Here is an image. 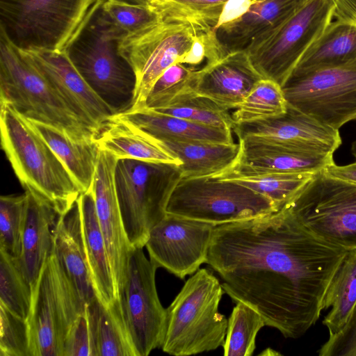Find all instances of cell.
I'll return each mask as SVG.
<instances>
[{
	"mask_svg": "<svg viewBox=\"0 0 356 356\" xmlns=\"http://www.w3.org/2000/svg\"><path fill=\"white\" fill-rule=\"evenodd\" d=\"M346 252L309 233L280 208L216 226L206 263L235 302L253 308L284 337L297 339L319 318Z\"/></svg>",
	"mask_w": 356,
	"mask_h": 356,
	"instance_id": "cell-1",
	"label": "cell"
},
{
	"mask_svg": "<svg viewBox=\"0 0 356 356\" xmlns=\"http://www.w3.org/2000/svg\"><path fill=\"white\" fill-rule=\"evenodd\" d=\"M1 143L22 186L61 215L81 191L30 120L11 105L0 102Z\"/></svg>",
	"mask_w": 356,
	"mask_h": 356,
	"instance_id": "cell-2",
	"label": "cell"
},
{
	"mask_svg": "<svg viewBox=\"0 0 356 356\" xmlns=\"http://www.w3.org/2000/svg\"><path fill=\"white\" fill-rule=\"evenodd\" d=\"M103 1H95L64 51L84 80L118 114L131 107L136 75L119 53L124 36L105 16Z\"/></svg>",
	"mask_w": 356,
	"mask_h": 356,
	"instance_id": "cell-3",
	"label": "cell"
},
{
	"mask_svg": "<svg viewBox=\"0 0 356 356\" xmlns=\"http://www.w3.org/2000/svg\"><path fill=\"white\" fill-rule=\"evenodd\" d=\"M156 5L161 8V19L124 37L119 45V53L129 62L136 75V88L129 110L144 108L153 85L163 72L175 63H181L201 33L215 29L202 17L166 2Z\"/></svg>",
	"mask_w": 356,
	"mask_h": 356,
	"instance_id": "cell-4",
	"label": "cell"
},
{
	"mask_svg": "<svg viewBox=\"0 0 356 356\" xmlns=\"http://www.w3.org/2000/svg\"><path fill=\"white\" fill-rule=\"evenodd\" d=\"M224 293L211 270L201 268L193 273L166 309L163 351L188 356L222 346L228 320L218 307Z\"/></svg>",
	"mask_w": 356,
	"mask_h": 356,
	"instance_id": "cell-5",
	"label": "cell"
},
{
	"mask_svg": "<svg viewBox=\"0 0 356 356\" xmlns=\"http://www.w3.org/2000/svg\"><path fill=\"white\" fill-rule=\"evenodd\" d=\"M0 102L11 105L29 120L53 126L76 140H95L96 132L74 114L21 49L1 31Z\"/></svg>",
	"mask_w": 356,
	"mask_h": 356,
	"instance_id": "cell-6",
	"label": "cell"
},
{
	"mask_svg": "<svg viewBox=\"0 0 356 356\" xmlns=\"http://www.w3.org/2000/svg\"><path fill=\"white\" fill-rule=\"evenodd\" d=\"M180 179L177 165L118 159L115 188L132 248L145 247L151 229L166 215L169 197Z\"/></svg>",
	"mask_w": 356,
	"mask_h": 356,
	"instance_id": "cell-7",
	"label": "cell"
},
{
	"mask_svg": "<svg viewBox=\"0 0 356 356\" xmlns=\"http://www.w3.org/2000/svg\"><path fill=\"white\" fill-rule=\"evenodd\" d=\"M332 0H307L277 26L254 38L244 50L263 79L282 88L298 63L332 22Z\"/></svg>",
	"mask_w": 356,
	"mask_h": 356,
	"instance_id": "cell-8",
	"label": "cell"
},
{
	"mask_svg": "<svg viewBox=\"0 0 356 356\" xmlns=\"http://www.w3.org/2000/svg\"><path fill=\"white\" fill-rule=\"evenodd\" d=\"M281 208L323 241L346 251L356 250V184L322 170Z\"/></svg>",
	"mask_w": 356,
	"mask_h": 356,
	"instance_id": "cell-9",
	"label": "cell"
},
{
	"mask_svg": "<svg viewBox=\"0 0 356 356\" xmlns=\"http://www.w3.org/2000/svg\"><path fill=\"white\" fill-rule=\"evenodd\" d=\"M279 209L267 197L234 181L193 177L178 181L169 197L166 213L218 226Z\"/></svg>",
	"mask_w": 356,
	"mask_h": 356,
	"instance_id": "cell-10",
	"label": "cell"
},
{
	"mask_svg": "<svg viewBox=\"0 0 356 356\" xmlns=\"http://www.w3.org/2000/svg\"><path fill=\"white\" fill-rule=\"evenodd\" d=\"M85 307L54 251L32 287L27 319L31 356H63L65 339Z\"/></svg>",
	"mask_w": 356,
	"mask_h": 356,
	"instance_id": "cell-11",
	"label": "cell"
},
{
	"mask_svg": "<svg viewBox=\"0 0 356 356\" xmlns=\"http://www.w3.org/2000/svg\"><path fill=\"white\" fill-rule=\"evenodd\" d=\"M96 0H0V31L22 50H64Z\"/></svg>",
	"mask_w": 356,
	"mask_h": 356,
	"instance_id": "cell-12",
	"label": "cell"
},
{
	"mask_svg": "<svg viewBox=\"0 0 356 356\" xmlns=\"http://www.w3.org/2000/svg\"><path fill=\"white\" fill-rule=\"evenodd\" d=\"M282 90L289 105L339 130L356 117V59L292 76Z\"/></svg>",
	"mask_w": 356,
	"mask_h": 356,
	"instance_id": "cell-13",
	"label": "cell"
},
{
	"mask_svg": "<svg viewBox=\"0 0 356 356\" xmlns=\"http://www.w3.org/2000/svg\"><path fill=\"white\" fill-rule=\"evenodd\" d=\"M143 248L131 250L127 280L118 296L137 356H147L161 348L166 327V309L156 287L158 268L145 257Z\"/></svg>",
	"mask_w": 356,
	"mask_h": 356,
	"instance_id": "cell-14",
	"label": "cell"
},
{
	"mask_svg": "<svg viewBox=\"0 0 356 356\" xmlns=\"http://www.w3.org/2000/svg\"><path fill=\"white\" fill-rule=\"evenodd\" d=\"M216 227L166 213L149 231L145 245L149 259L183 280L207 262Z\"/></svg>",
	"mask_w": 356,
	"mask_h": 356,
	"instance_id": "cell-15",
	"label": "cell"
},
{
	"mask_svg": "<svg viewBox=\"0 0 356 356\" xmlns=\"http://www.w3.org/2000/svg\"><path fill=\"white\" fill-rule=\"evenodd\" d=\"M21 51L74 114L96 134L116 114L84 80L64 50Z\"/></svg>",
	"mask_w": 356,
	"mask_h": 356,
	"instance_id": "cell-16",
	"label": "cell"
},
{
	"mask_svg": "<svg viewBox=\"0 0 356 356\" xmlns=\"http://www.w3.org/2000/svg\"><path fill=\"white\" fill-rule=\"evenodd\" d=\"M232 131L238 139L268 143L314 154H334L342 143L338 129L289 104L282 115L236 124Z\"/></svg>",
	"mask_w": 356,
	"mask_h": 356,
	"instance_id": "cell-17",
	"label": "cell"
},
{
	"mask_svg": "<svg viewBox=\"0 0 356 356\" xmlns=\"http://www.w3.org/2000/svg\"><path fill=\"white\" fill-rule=\"evenodd\" d=\"M117 158L99 150L91 191L118 298L127 280L131 250L124 227L115 181Z\"/></svg>",
	"mask_w": 356,
	"mask_h": 356,
	"instance_id": "cell-18",
	"label": "cell"
},
{
	"mask_svg": "<svg viewBox=\"0 0 356 356\" xmlns=\"http://www.w3.org/2000/svg\"><path fill=\"white\" fill-rule=\"evenodd\" d=\"M261 79L247 52L236 50L197 69L193 91L229 111L235 109Z\"/></svg>",
	"mask_w": 356,
	"mask_h": 356,
	"instance_id": "cell-19",
	"label": "cell"
},
{
	"mask_svg": "<svg viewBox=\"0 0 356 356\" xmlns=\"http://www.w3.org/2000/svg\"><path fill=\"white\" fill-rule=\"evenodd\" d=\"M238 162L225 173H315L334 163L333 154H314L251 140L238 139Z\"/></svg>",
	"mask_w": 356,
	"mask_h": 356,
	"instance_id": "cell-20",
	"label": "cell"
},
{
	"mask_svg": "<svg viewBox=\"0 0 356 356\" xmlns=\"http://www.w3.org/2000/svg\"><path fill=\"white\" fill-rule=\"evenodd\" d=\"M307 0H251L247 10L219 26L216 35L227 52L244 49L252 39L286 20Z\"/></svg>",
	"mask_w": 356,
	"mask_h": 356,
	"instance_id": "cell-21",
	"label": "cell"
},
{
	"mask_svg": "<svg viewBox=\"0 0 356 356\" xmlns=\"http://www.w3.org/2000/svg\"><path fill=\"white\" fill-rule=\"evenodd\" d=\"M22 233V250L17 262L33 287L54 249V229L58 214L30 193Z\"/></svg>",
	"mask_w": 356,
	"mask_h": 356,
	"instance_id": "cell-22",
	"label": "cell"
},
{
	"mask_svg": "<svg viewBox=\"0 0 356 356\" xmlns=\"http://www.w3.org/2000/svg\"><path fill=\"white\" fill-rule=\"evenodd\" d=\"M54 252L84 305L95 296L87 266L79 200L58 215L54 229Z\"/></svg>",
	"mask_w": 356,
	"mask_h": 356,
	"instance_id": "cell-23",
	"label": "cell"
},
{
	"mask_svg": "<svg viewBox=\"0 0 356 356\" xmlns=\"http://www.w3.org/2000/svg\"><path fill=\"white\" fill-rule=\"evenodd\" d=\"M95 141L99 149L112 154L117 159L181 164L157 139L115 114L98 131Z\"/></svg>",
	"mask_w": 356,
	"mask_h": 356,
	"instance_id": "cell-24",
	"label": "cell"
},
{
	"mask_svg": "<svg viewBox=\"0 0 356 356\" xmlns=\"http://www.w3.org/2000/svg\"><path fill=\"white\" fill-rule=\"evenodd\" d=\"M115 115L159 140L234 143L231 130L202 125L147 107Z\"/></svg>",
	"mask_w": 356,
	"mask_h": 356,
	"instance_id": "cell-25",
	"label": "cell"
},
{
	"mask_svg": "<svg viewBox=\"0 0 356 356\" xmlns=\"http://www.w3.org/2000/svg\"><path fill=\"white\" fill-rule=\"evenodd\" d=\"M78 200L85 254L91 283L99 301L108 306L118 298L91 189L81 193Z\"/></svg>",
	"mask_w": 356,
	"mask_h": 356,
	"instance_id": "cell-26",
	"label": "cell"
},
{
	"mask_svg": "<svg viewBox=\"0 0 356 356\" xmlns=\"http://www.w3.org/2000/svg\"><path fill=\"white\" fill-rule=\"evenodd\" d=\"M181 161V178L216 177L232 169L240 156L241 145L202 141L159 140Z\"/></svg>",
	"mask_w": 356,
	"mask_h": 356,
	"instance_id": "cell-27",
	"label": "cell"
},
{
	"mask_svg": "<svg viewBox=\"0 0 356 356\" xmlns=\"http://www.w3.org/2000/svg\"><path fill=\"white\" fill-rule=\"evenodd\" d=\"M30 122L65 165L81 193L89 191L100 150L95 141H79L53 126Z\"/></svg>",
	"mask_w": 356,
	"mask_h": 356,
	"instance_id": "cell-28",
	"label": "cell"
},
{
	"mask_svg": "<svg viewBox=\"0 0 356 356\" xmlns=\"http://www.w3.org/2000/svg\"><path fill=\"white\" fill-rule=\"evenodd\" d=\"M355 59L356 26L336 19L306 51L291 76L341 65Z\"/></svg>",
	"mask_w": 356,
	"mask_h": 356,
	"instance_id": "cell-29",
	"label": "cell"
},
{
	"mask_svg": "<svg viewBox=\"0 0 356 356\" xmlns=\"http://www.w3.org/2000/svg\"><path fill=\"white\" fill-rule=\"evenodd\" d=\"M86 309L93 339V356H137L119 298L105 306L96 298Z\"/></svg>",
	"mask_w": 356,
	"mask_h": 356,
	"instance_id": "cell-30",
	"label": "cell"
},
{
	"mask_svg": "<svg viewBox=\"0 0 356 356\" xmlns=\"http://www.w3.org/2000/svg\"><path fill=\"white\" fill-rule=\"evenodd\" d=\"M356 303V250L347 251L336 270L323 299L330 308L323 321L330 334L339 331Z\"/></svg>",
	"mask_w": 356,
	"mask_h": 356,
	"instance_id": "cell-31",
	"label": "cell"
},
{
	"mask_svg": "<svg viewBox=\"0 0 356 356\" xmlns=\"http://www.w3.org/2000/svg\"><path fill=\"white\" fill-rule=\"evenodd\" d=\"M314 174L313 172L257 174L227 172L212 178L229 180L241 184L267 197L280 209L310 180Z\"/></svg>",
	"mask_w": 356,
	"mask_h": 356,
	"instance_id": "cell-32",
	"label": "cell"
},
{
	"mask_svg": "<svg viewBox=\"0 0 356 356\" xmlns=\"http://www.w3.org/2000/svg\"><path fill=\"white\" fill-rule=\"evenodd\" d=\"M287 107L282 86L273 80L261 79L234 109L232 118L234 125L260 122L282 115Z\"/></svg>",
	"mask_w": 356,
	"mask_h": 356,
	"instance_id": "cell-33",
	"label": "cell"
},
{
	"mask_svg": "<svg viewBox=\"0 0 356 356\" xmlns=\"http://www.w3.org/2000/svg\"><path fill=\"white\" fill-rule=\"evenodd\" d=\"M236 303L228 319L223 355L251 356L256 348V337L266 323L251 307L241 302Z\"/></svg>",
	"mask_w": 356,
	"mask_h": 356,
	"instance_id": "cell-34",
	"label": "cell"
},
{
	"mask_svg": "<svg viewBox=\"0 0 356 356\" xmlns=\"http://www.w3.org/2000/svg\"><path fill=\"white\" fill-rule=\"evenodd\" d=\"M155 111L226 130L232 131L234 125L229 111L193 91L180 96L170 105Z\"/></svg>",
	"mask_w": 356,
	"mask_h": 356,
	"instance_id": "cell-35",
	"label": "cell"
},
{
	"mask_svg": "<svg viewBox=\"0 0 356 356\" xmlns=\"http://www.w3.org/2000/svg\"><path fill=\"white\" fill-rule=\"evenodd\" d=\"M31 298L32 286L16 259L0 250V305L27 321Z\"/></svg>",
	"mask_w": 356,
	"mask_h": 356,
	"instance_id": "cell-36",
	"label": "cell"
},
{
	"mask_svg": "<svg viewBox=\"0 0 356 356\" xmlns=\"http://www.w3.org/2000/svg\"><path fill=\"white\" fill-rule=\"evenodd\" d=\"M27 204L26 192L0 197V250L15 259L21 254Z\"/></svg>",
	"mask_w": 356,
	"mask_h": 356,
	"instance_id": "cell-37",
	"label": "cell"
},
{
	"mask_svg": "<svg viewBox=\"0 0 356 356\" xmlns=\"http://www.w3.org/2000/svg\"><path fill=\"white\" fill-rule=\"evenodd\" d=\"M196 70L180 63L169 67L153 85L145 107L158 110L170 105L180 96L193 91Z\"/></svg>",
	"mask_w": 356,
	"mask_h": 356,
	"instance_id": "cell-38",
	"label": "cell"
},
{
	"mask_svg": "<svg viewBox=\"0 0 356 356\" xmlns=\"http://www.w3.org/2000/svg\"><path fill=\"white\" fill-rule=\"evenodd\" d=\"M102 10L124 37L156 23L162 16L159 5L144 6L104 0Z\"/></svg>",
	"mask_w": 356,
	"mask_h": 356,
	"instance_id": "cell-39",
	"label": "cell"
},
{
	"mask_svg": "<svg viewBox=\"0 0 356 356\" xmlns=\"http://www.w3.org/2000/svg\"><path fill=\"white\" fill-rule=\"evenodd\" d=\"M0 356H31L27 321L0 305Z\"/></svg>",
	"mask_w": 356,
	"mask_h": 356,
	"instance_id": "cell-40",
	"label": "cell"
},
{
	"mask_svg": "<svg viewBox=\"0 0 356 356\" xmlns=\"http://www.w3.org/2000/svg\"><path fill=\"white\" fill-rule=\"evenodd\" d=\"M321 356H356V303L342 328L318 350Z\"/></svg>",
	"mask_w": 356,
	"mask_h": 356,
	"instance_id": "cell-41",
	"label": "cell"
},
{
	"mask_svg": "<svg viewBox=\"0 0 356 356\" xmlns=\"http://www.w3.org/2000/svg\"><path fill=\"white\" fill-rule=\"evenodd\" d=\"M93 353L92 334L85 307L65 339L63 356H93Z\"/></svg>",
	"mask_w": 356,
	"mask_h": 356,
	"instance_id": "cell-42",
	"label": "cell"
},
{
	"mask_svg": "<svg viewBox=\"0 0 356 356\" xmlns=\"http://www.w3.org/2000/svg\"><path fill=\"white\" fill-rule=\"evenodd\" d=\"M229 0H164L171 6L196 15L216 26L225 3ZM163 2V1H162Z\"/></svg>",
	"mask_w": 356,
	"mask_h": 356,
	"instance_id": "cell-43",
	"label": "cell"
},
{
	"mask_svg": "<svg viewBox=\"0 0 356 356\" xmlns=\"http://www.w3.org/2000/svg\"><path fill=\"white\" fill-rule=\"evenodd\" d=\"M251 0H229L220 14L216 29L220 25L230 22L242 14L249 8Z\"/></svg>",
	"mask_w": 356,
	"mask_h": 356,
	"instance_id": "cell-44",
	"label": "cell"
},
{
	"mask_svg": "<svg viewBox=\"0 0 356 356\" xmlns=\"http://www.w3.org/2000/svg\"><path fill=\"white\" fill-rule=\"evenodd\" d=\"M323 170L331 177L356 184V161L345 165H337L333 163Z\"/></svg>",
	"mask_w": 356,
	"mask_h": 356,
	"instance_id": "cell-45",
	"label": "cell"
},
{
	"mask_svg": "<svg viewBox=\"0 0 356 356\" xmlns=\"http://www.w3.org/2000/svg\"><path fill=\"white\" fill-rule=\"evenodd\" d=\"M334 5V18L356 26V0H332Z\"/></svg>",
	"mask_w": 356,
	"mask_h": 356,
	"instance_id": "cell-46",
	"label": "cell"
},
{
	"mask_svg": "<svg viewBox=\"0 0 356 356\" xmlns=\"http://www.w3.org/2000/svg\"><path fill=\"white\" fill-rule=\"evenodd\" d=\"M108 1H113L131 5H138L144 6H150L155 5V0H106Z\"/></svg>",
	"mask_w": 356,
	"mask_h": 356,
	"instance_id": "cell-47",
	"label": "cell"
},
{
	"mask_svg": "<svg viewBox=\"0 0 356 356\" xmlns=\"http://www.w3.org/2000/svg\"><path fill=\"white\" fill-rule=\"evenodd\" d=\"M260 355L268 356V355H282L281 353L273 350L272 348H268L266 350H263L262 353L259 354Z\"/></svg>",
	"mask_w": 356,
	"mask_h": 356,
	"instance_id": "cell-48",
	"label": "cell"
},
{
	"mask_svg": "<svg viewBox=\"0 0 356 356\" xmlns=\"http://www.w3.org/2000/svg\"><path fill=\"white\" fill-rule=\"evenodd\" d=\"M351 152L353 155L356 159V140H355L351 145Z\"/></svg>",
	"mask_w": 356,
	"mask_h": 356,
	"instance_id": "cell-49",
	"label": "cell"
},
{
	"mask_svg": "<svg viewBox=\"0 0 356 356\" xmlns=\"http://www.w3.org/2000/svg\"><path fill=\"white\" fill-rule=\"evenodd\" d=\"M164 0H155V4L156 3H160V2H162Z\"/></svg>",
	"mask_w": 356,
	"mask_h": 356,
	"instance_id": "cell-50",
	"label": "cell"
},
{
	"mask_svg": "<svg viewBox=\"0 0 356 356\" xmlns=\"http://www.w3.org/2000/svg\"><path fill=\"white\" fill-rule=\"evenodd\" d=\"M355 120H356V117H355Z\"/></svg>",
	"mask_w": 356,
	"mask_h": 356,
	"instance_id": "cell-51",
	"label": "cell"
}]
</instances>
